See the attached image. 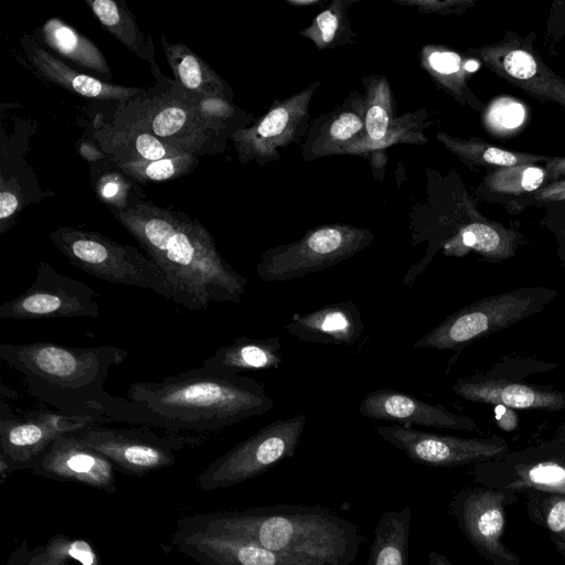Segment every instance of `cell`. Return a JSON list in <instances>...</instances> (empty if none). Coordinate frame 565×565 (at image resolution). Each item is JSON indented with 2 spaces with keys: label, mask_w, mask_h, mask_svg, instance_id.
Instances as JSON below:
<instances>
[{
  "label": "cell",
  "mask_w": 565,
  "mask_h": 565,
  "mask_svg": "<svg viewBox=\"0 0 565 565\" xmlns=\"http://www.w3.org/2000/svg\"><path fill=\"white\" fill-rule=\"evenodd\" d=\"M111 212L160 268L174 302L198 311L213 302L242 300L247 278L221 256L199 221L143 201Z\"/></svg>",
  "instance_id": "obj_1"
},
{
  "label": "cell",
  "mask_w": 565,
  "mask_h": 565,
  "mask_svg": "<svg viewBox=\"0 0 565 565\" xmlns=\"http://www.w3.org/2000/svg\"><path fill=\"white\" fill-rule=\"evenodd\" d=\"M128 355L127 350L114 345L0 344V358L23 375L29 393L57 412L160 429L158 420L140 405L104 388L110 367Z\"/></svg>",
  "instance_id": "obj_2"
},
{
  "label": "cell",
  "mask_w": 565,
  "mask_h": 565,
  "mask_svg": "<svg viewBox=\"0 0 565 565\" xmlns=\"http://www.w3.org/2000/svg\"><path fill=\"white\" fill-rule=\"evenodd\" d=\"M127 398L153 416L160 429L174 433L218 431L274 407L262 383L202 365L160 382H134Z\"/></svg>",
  "instance_id": "obj_3"
},
{
  "label": "cell",
  "mask_w": 565,
  "mask_h": 565,
  "mask_svg": "<svg viewBox=\"0 0 565 565\" xmlns=\"http://www.w3.org/2000/svg\"><path fill=\"white\" fill-rule=\"evenodd\" d=\"M177 523L225 533L321 565H352L361 546L353 523L319 507L277 504L218 510L183 516Z\"/></svg>",
  "instance_id": "obj_4"
},
{
  "label": "cell",
  "mask_w": 565,
  "mask_h": 565,
  "mask_svg": "<svg viewBox=\"0 0 565 565\" xmlns=\"http://www.w3.org/2000/svg\"><path fill=\"white\" fill-rule=\"evenodd\" d=\"M557 297L545 286L520 287L483 297L450 313L413 344L460 351L468 344L541 313Z\"/></svg>",
  "instance_id": "obj_5"
},
{
  "label": "cell",
  "mask_w": 565,
  "mask_h": 565,
  "mask_svg": "<svg viewBox=\"0 0 565 565\" xmlns=\"http://www.w3.org/2000/svg\"><path fill=\"white\" fill-rule=\"evenodd\" d=\"M49 237L71 264L86 274L108 282L152 290L172 300L160 268L138 248L97 232L70 226L55 228Z\"/></svg>",
  "instance_id": "obj_6"
},
{
  "label": "cell",
  "mask_w": 565,
  "mask_h": 565,
  "mask_svg": "<svg viewBox=\"0 0 565 565\" xmlns=\"http://www.w3.org/2000/svg\"><path fill=\"white\" fill-rule=\"evenodd\" d=\"M307 416L270 422L213 460L196 478L202 491L230 488L253 479L296 454Z\"/></svg>",
  "instance_id": "obj_7"
},
{
  "label": "cell",
  "mask_w": 565,
  "mask_h": 565,
  "mask_svg": "<svg viewBox=\"0 0 565 565\" xmlns=\"http://www.w3.org/2000/svg\"><path fill=\"white\" fill-rule=\"evenodd\" d=\"M157 429L148 425L131 428L97 425L76 435L86 446L106 457L116 470L138 478L171 467L178 451L198 447L209 439L207 434Z\"/></svg>",
  "instance_id": "obj_8"
},
{
  "label": "cell",
  "mask_w": 565,
  "mask_h": 565,
  "mask_svg": "<svg viewBox=\"0 0 565 565\" xmlns=\"http://www.w3.org/2000/svg\"><path fill=\"white\" fill-rule=\"evenodd\" d=\"M372 239L373 235L362 228L322 226L296 243L265 252L256 266V273L266 282L301 278L350 258Z\"/></svg>",
  "instance_id": "obj_9"
},
{
  "label": "cell",
  "mask_w": 565,
  "mask_h": 565,
  "mask_svg": "<svg viewBox=\"0 0 565 565\" xmlns=\"http://www.w3.org/2000/svg\"><path fill=\"white\" fill-rule=\"evenodd\" d=\"M516 492L470 486L459 490L449 503V513L478 552L493 565H520L521 557L503 542L505 509L518 501Z\"/></svg>",
  "instance_id": "obj_10"
},
{
  "label": "cell",
  "mask_w": 565,
  "mask_h": 565,
  "mask_svg": "<svg viewBox=\"0 0 565 565\" xmlns=\"http://www.w3.org/2000/svg\"><path fill=\"white\" fill-rule=\"evenodd\" d=\"M477 484L515 492L565 493V443L550 439L481 463L470 471Z\"/></svg>",
  "instance_id": "obj_11"
},
{
  "label": "cell",
  "mask_w": 565,
  "mask_h": 565,
  "mask_svg": "<svg viewBox=\"0 0 565 565\" xmlns=\"http://www.w3.org/2000/svg\"><path fill=\"white\" fill-rule=\"evenodd\" d=\"M111 423L106 418L71 416L46 409L13 413L0 403V459L11 472L30 469L33 461L58 437Z\"/></svg>",
  "instance_id": "obj_12"
},
{
  "label": "cell",
  "mask_w": 565,
  "mask_h": 565,
  "mask_svg": "<svg viewBox=\"0 0 565 565\" xmlns=\"http://www.w3.org/2000/svg\"><path fill=\"white\" fill-rule=\"evenodd\" d=\"M99 297L88 285L62 275L40 260L33 284L0 306V319L97 318L99 303L96 298Z\"/></svg>",
  "instance_id": "obj_13"
},
{
  "label": "cell",
  "mask_w": 565,
  "mask_h": 565,
  "mask_svg": "<svg viewBox=\"0 0 565 565\" xmlns=\"http://www.w3.org/2000/svg\"><path fill=\"white\" fill-rule=\"evenodd\" d=\"M374 429L412 461L436 468L481 463L510 451L500 436L468 438L401 425L375 426Z\"/></svg>",
  "instance_id": "obj_14"
},
{
  "label": "cell",
  "mask_w": 565,
  "mask_h": 565,
  "mask_svg": "<svg viewBox=\"0 0 565 565\" xmlns=\"http://www.w3.org/2000/svg\"><path fill=\"white\" fill-rule=\"evenodd\" d=\"M171 543L200 565H321L309 558L276 553L225 533L179 523Z\"/></svg>",
  "instance_id": "obj_15"
},
{
  "label": "cell",
  "mask_w": 565,
  "mask_h": 565,
  "mask_svg": "<svg viewBox=\"0 0 565 565\" xmlns=\"http://www.w3.org/2000/svg\"><path fill=\"white\" fill-rule=\"evenodd\" d=\"M29 470L43 478L75 482L107 493L117 490L114 465L86 446L76 434L54 440Z\"/></svg>",
  "instance_id": "obj_16"
},
{
  "label": "cell",
  "mask_w": 565,
  "mask_h": 565,
  "mask_svg": "<svg viewBox=\"0 0 565 565\" xmlns=\"http://www.w3.org/2000/svg\"><path fill=\"white\" fill-rule=\"evenodd\" d=\"M127 126L149 132L186 153L200 149L213 128L189 97L149 102L136 111Z\"/></svg>",
  "instance_id": "obj_17"
},
{
  "label": "cell",
  "mask_w": 565,
  "mask_h": 565,
  "mask_svg": "<svg viewBox=\"0 0 565 565\" xmlns=\"http://www.w3.org/2000/svg\"><path fill=\"white\" fill-rule=\"evenodd\" d=\"M452 392L468 402L495 404L512 409H565V391L504 377L493 372L460 377L454 383Z\"/></svg>",
  "instance_id": "obj_18"
},
{
  "label": "cell",
  "mask_w": 565,
  "mask_h": 565,
  "mask_svg": "<svg viewBox=\"0 0 565 565\" xmlns=\"http://www.w3.org/2000/svg\"><path fill=\"white\" fill-rule=\"evenodd\" d=\"M489 67L535 98L565 107V82L545 65L527 44L515 40L479 51Z\"/></svg>",
  "instance_id": "obj_19"
},
{
  "label": "cell",
  "mask_w": 565,
  "mask_h": 565,
  "mask_svg": "<svg viewBox=\"0 0 565 565\" xmlns=\"http://www.w3.org/2000/svg\"><path fill=\"white\" fill-rule=\"evenodd\" d=\"M359 413L365 418L394 422L405 427L478 430L473 419L455 414L441 404H430L390 388L369 392L359 406Z\"/></svg>",
  "instance_id": "obj_20"
},
{
  "label": "cell",
  "mask_w": 565,
  "mask_h": 565,
  "mask_svg": "<svg viewBox=\"0 0 565 565\" xmlns=\"http://www.w3.org/2000/svg\"><path fill=\"white\" fill-rule=\"evenodd\" d=\"M21 43L26 60L42 78L78 96L102 100L125 102L142 92L138 87L114 85L99 79V77L73 70L55 55L51 54L31 35H24Z\"/></svg>",
  "instance_id": "obj_21"
},
{
  "label": "cell",
  "mask_w": 565,
  "mask_h": 565,
  "mask_svg": "<svg viewBox=\"0 0 565 565\" xmlns=\"http://www.w3.org/2000/svg\"><path fill=\"white\" fill-rule=\"evenodd\" d=\"M285 329L303 342L353 345L362 335L364 323L356 303L348 300L294 313Z\"/></svg>",
  "instance_id": "obj_22"
},
{
  "label": "cell",
  "mask_w": 565,
  "mask_h": 565,
  "mask_svg": "<svg viewBox=\"0 0 565 565\" xmlns=\"http://www.w3.org/2000/svg\"><path fill=\"white\" fill-rule=\"evenodd\" d=\"M282 362L279 338L239 337L218 348L202 366L227 374L278 369Z\"/></svg>",
  "instance_id": "obj_23"
},
{
  "label": "cell",
  "mask_w": 565,
  "mask_h": 565,
  "mask_svg": "<svg viewBox=\"0 0 565 565\" xmlns=\"http://www.w3.org/2000/svg\"><path fill=\"white\" fill-rule=\"evenodd\" d=\"M35 39L57 55L98 75L108 82L113 74L106 57L86 36L58 18L49 19L39 30Z\"/></svg>",
  "instance_id": "obj_24"
},
{
  "label": "cell",
  "mask_w": 565,
  "mask_h": 565,
  "mask_svg": "<svg viewBox=\"0 0 565 565\" xmlns=\"http://www.w3.org/2000/svg\"><path fill=\"white\" fill-rule=\"evenodd\" d=\"M168 64L178 85L188 94L202 98H222V78L195 53L182 43H169L161 38Z\"/></svg>",
  "instance_id": "obj_25"
},
{
  "label": "cell",
  "mask_w": 565,
  "mask_h": 565,
  "mask_svg": "<svg viewBox=\"0 0 565 565\" xmlns=\"http://www.w3.org/2000/svg\"><path fill=\"white\" fill-rule=\"evenodd\" d=\"M412 509L384 512L374 530L366 565H409Z\"/></svg>",
  "instance_id": "obj_26"
},
{
  "label": "cell",
  "mask_w": 565,
  "mask_h": 565,
  "mask_svg": "<svg viewBox=\"0 0 565 565\" xmlns=\"http://www.w3.org/2000/svg\"><path fill=\"white\" fill-rule=\"evenodd\" d=\"M102 25L128 50L150 63L156 70L154 50L150 36H146L135 17L122 1L85 0Z\"/></svg>",
  "instance_id": "obj_27"
},
{
  "label": "cell",
  "mask_w": 565,
  "mask_h": 565,
  "mask_svg": "<svg viewBox=\"0 0 565 565\" xmlns=\"http://www.w3.org/2000/svg\"><path fill=\"white\" fill-rule=\"evenodd\" d=\"M106 139L99 138L102 148L115 154L118 161L125 160H161L188 154L153 135L126 125L124 129L107 132Z\"/></svg>",
  "instance_id": "obj_28"
},
{
  "label": "cell",
  "mask_w": 565,
  "mask_h": 565,
  "mask_svg": "<svg viewBox=\"0 0 565 565\" xmlns=\"http://www.w3.org/2000/svg\"><path fill=\"white\" fill-rule=\"evenodd\" d=\"M296 106L282 105L270 110L255 127L236 132L234 140L243 158L262 156L289 129Z\"/></svg>",
  "instance_id": "obj_29"
},
{
  "label": "cell",
  "mask_w": 565,
  "mask_h": 565,
  "mask_svg": "<svg viewBox=\"0 0 565 565\" xmlns=\"http://www.w3.org/2000/svg\"><path fill=\"white\" fill-rule=\"evenodd\" d=\"M547 179L546 170L534 164L498 168L486 178L490 191L498 194H524L539 191Z\"/></svg>",
  "instance_id": "obj_30"
},
{
  "label": "cell",
  "mask_w": 565,
  "mask_h": 565,
  "mask_svg": "<svg viewBox=\"0 0 565 565\" xmlns=\"http://www.w3.org/2000/svg\"><path fill=\"white\" fill-rule=\"evenodd\" d=\"M196 162L193 153L161 160L117 161L118 168L127 175L140 182L164 181L181 177L191 171Z\"/></svg>",
  "instance_id": "obj_31"
},
{
  "label": "cell",
  "mask_w": 565,
  "mask_h": 565,
  "mask_svg": "<svg viewBox=\"0 0 565 565\" xmlns=\"http://www.w3.org/2000/svg\"><path fill=\"white\" fill-rule=\"evenodd\" d=\"M455 149L462 158L473 161L475 163L498 168L534 164L550 159L544 156L510 151L481 141L458 142Z\"/></svg>",
  "instance_id": "obj_32"
},
{
  "label": "cell",
  "mask_w": 565,
  "mask_h": 565,
  "mask_svg": "<svg viewBox=\"0 0 565 565\" xmlns=\"http://www.w3.org/2000/svg\"><path fill=\"white\" fill-rule=\"evenodd\" d=\"M530 519L550 535L565 529V493L531 490L525 492Z\"/></svg>",
  "instance_id": "obj_33"
},
{
  "label": "cell",
  "mask_w": 565,
  "mask_h": 565,
  "mask_svg": "<svg viewBox=\"0 0 565 565\" xmlns=\"http://www.w3.org/2000/svg\"><path fill=\"white\" fill-rule=\"evenodd\" d=\"M44 546L49 553L58 558L67 561L72 558L81 565H100L97 552L86 540L56 534Z\"/></svg>",
  "instance_id": "obj_34"
},
{
  "label": "cell",
  "mask_w": 565,
  "mask_h": 565,
  "mask_svg": "<svg viewBox=\"0 0 565 565\" xmlns=\"http://www.w3.org/2000/svg\"><path fill=\"white\" fill-rule=\"evenodd\" d=\"M525 110L514 99L502 97L493 102L487 111V122L497 131H510L522 125Z\"/></svg>",
  "instance_id": "obj_35"
},
{
  "label": "cell",
  "mask_w": 565,
  "mask_h": 565,
  "mask_svg": "<svg viewBox=\"0 0 565 565\" xmlns=\"http://www.w3.org/2000/svg\"><path fill=\"white\" fill-rule=\"evenodd\" d=\"M23 206L22 192L14 179L1 177L0 182V234H4L12 225L17 214Z\"/></svg>",
  "instance_id": "obj_36"
},
{
  "label": "cell",
  "mask_w": 565,
  "mask_h": 565,
  "mask_svg": "<svg viewBox=\"0 0 565 565\" xmlns=\"http://www.w3.org/2000/svg\"><path fill=\"white\" fill-rule=\"evenodd\" d=\"M6 565H70V563L49 553L44 545L31 548L29 543L23 541L11 552Z\"/></svg>",
  "instance_id": "obj_37"
},
{
  "label": "cell",
  "mask_w": 565,
  "mask_h": 565,
  "mask_svg": "<svg viewBox=\"0 0 565 565\" xmlns=\"http://www.w3.org/2000/svg\"><path fill=\"white\" fill-rule=\"evenodd\" d=\"M126 182L118 174H107L97 184L98 195L115 209H125L127 204Z\"/></svg>",
  "instance_id": "obj_38"
},
{
  "label": "cell",
  "mask_w": 565,
  "mask_h": 565,
  "mask_svg": "<svg viewBox=\"0 0 565 565\" xmlns=\"http://www.w3.org/2000/svg\"><path fill=\"white\" fill-rule=\"evenodd\" d=\"M362 119L354 113H343L333 120L328 129V137L332 141H344L359 132L362 128Z\"/></svg>",
  "instance_id": "obj_39"
},
{
  "label": "cell",
  "mask_w": 565,
  "mask_h": 565,
  "mask_svg": "<svg viewBox=\"0 0 565 565\" xmlns=\"http://www.w3.org/2000/svg\"><path fill=\"white\" fill-rule=\"evenodd\" d=\"M390 118L388 114L380 104H373L366 113L365 127L369 137L379 141L382 140L388 128Z\"/></svg>",
  "instance_id": "obj_40"
},
{
  "label": "cell",
  "mask_w": 565,
  "mask_h": 565,
  "mask_svg": "<svg viewBox=\"0 0 565 565\" xmlns=\"http://www.w3.org/2000/svg\"><path fill=\"white\" fill-rule=\"evenodd\" d=\"M429 64L438 73L451 74L458 72L460 57L452 52H434L429 56Z\"/></svg>",
  "instance_id": "obj_41"
},
{
  "label": "cell",
  "mask_w": 565,
  "mask_h": 565,
  "mask_svg": "<svg viewBox=\"0 0 565 565\" xmlns=\"http://www.w3.org/2000/svg\"><path fill=\"white\" fill-rule=\"evenodd\" d=\"M534 198L540 202L565 201V180L552 181L543 185Z\"/></svg>",
  "instance_id": "obj_42"
},
{
  "label": "cell",
  "mask_w": 565,
  "mask_h": 565,
  "mask_svg": "<svg viewBox=\"0 0 565 565\" xmlns=\"http://www.w3.org/2000/svg\"><path fill=\"white\" fill-rule=\"evenodd\" d=\"M338 24V18L331 10L323 11L318 15L317 25L324 43H329L333 39Z\"/></svg>",
  "instance_id": "obj_43"
},
{
  "label": "cell",
  "mask_w": 565,
  "mask_h": 565,
  "mask_svg": "<svg viewBox=\"0 0 565 565\" xmlns=\"http://www.w3.org/2000/svg\"><path fill=\"white\" fill-rule=\"evenodd\" d=\"M545 170L547 180L551 182L565 180V157L550 158L546 161Z\"/></svg>",
  "instance_id": "obj_44"
},
{
  "label": "cell",
  "mask_w": 565,
  "mask_h": 565,
  "mask_svg": "<svg viewBox=\"0 0 565 565\" xmlns=\"http://www.w3.org/2000/svg\"><path fill=\"white\" fill-rule=\"evenodd\" d=\"M79 153L83 158H85L88 161H96V160L104 158V156H105L102 150H98L90 142H82V145L79 147Z\"/></svg>",
  "instance_id": "obj_45"
},
{
  "label": "cell",
  "mask_w": 565,
  "mask_h": 565,
  "mask_svg": "<svg viewBox=\"0 0 565 565\" xmlns=\"http://www.w3.org/2000/svg\"><path fill=\"white\" fill-rule=\"evenodd\" d=\"M428 565H454L444 554L430 551L428 553Z\"/></svg>",
  "instance_id": "obj_46"
},
{
  "label": "cell",
  "mask_w": 565,
  "mask_h": 565,
  "mask_svg": "<svg viewBox=\"0 0 565 565\" xmlns=\"http://www.w3.org/2000/svg\"><path fill=\"white\" fill-rule=\"evenodd\" d=\"M550 540L554 544L557 552L565 556V529L555 535H550Z\"/></svg>",
  "instance_id": "obj_47"
},
{
  "label": "cell",
  "mask_w": 565,
  "mask_h": 565,
  "mask_svg": "<svg viewBox=\"0 0 565 565\" xmlns=\"http://www.w3.org/2000/svg\"><path fill=\"white\" fill-rule=\"evenodd\" d=\"M551 439L565 443V423L556 428V431Z\"/></svg>",
  "instance_id": "obj_48"
},
{
  "label": "cell",
  "mask_w": 565,
  "mask_h": 565,
  "mask_svg": "<svg viewBox=\"0 0 565 565\" xmlns=\"http://www.w3.org/2000/svg\"><path fill=\"white\" fill-rule=\"evenodd\" d=\"M465 68L469 72H473L478 68V63L476 61H469L466 63Z\"/></svg>",
  "instance_id": "obj_49"
}]
</instances>
